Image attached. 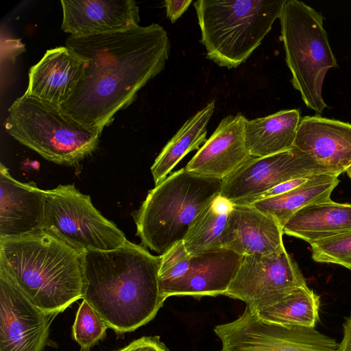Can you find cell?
Segmentation results:
<instances>
[{
    "instance_id": "6da1fadb",
    "label": "cell",
    "mask_w": 351,
    "mask_h": 351,
    "mask_svg": "<svg viewBox=\"0 0 351 351\" xmlns=\"http://www.w3.org/2000/svg\"><path fill=\"white\" fill-rule=\"evenodd\" d=\"M66 45L87 60L84 73L60 108L83 124L103 130L138 92L160 73L169 58L167 32L160 25L83 36Z\"/></svg>"
},
{
    "instance_id": "7a4b0ae2",
    "label": "cell",
    "mask_w": 351,
    "mask_h": 351,
    "mask_svg": "<svg viewBox=\"0 0 351 351\" xmlns=\"http://www.w3.org/2000/svg\"><path fill=\"white\" fill-rule=\"evenodd\" d=\"M160 259L129 241L114 250L83 252L82 300L116 332L137 329L154 318L165 300L159 286Z\"/></svg>"
},
{
    "instance_id": "3957f363",
    "label": "cell",
    "mask_w": 351,
    "mask_h": 351,
    "mask_svg": "<svg viewBox=\"0 0 351 351\" xmlns=\"http://www.w3.org/2000/svg\"><path fill=\"white\" fill-rule=\"evenodd\" d=\"M0 263L34 305L51 316L82 298V253L43 228L0 237Z\"/></svg>"
},
{
    "instance_id": "277c9868",
    "label": "cell",
    "mask_w": 351,
    "mask_h": 351,
    "mask_svg": "<svg viewBox=\"0 0 351 351\" xmlns=\"http://www.w3.org/2000/svg\"><path fill=\"white\" fill-rule=\"evenodd\" d=\"M221 186V180L192 174L185 167L167 176L132 213L143 245L161 255L182 241Z\"/></svg>"
},
{
    "instance_id": "5b68a950",
    "label": "cell",
    "mask_w": 351,
    "mask_h": 351,
    "mask_svg": "<svg viewBox=\"0 0 351 351\" xmlns=\"http://www.w3.org/2000/svg\"><path fill=\"white\" fill-rule=\"evenodd\" d=\"M287 0H198L194 2L207 58L220 66L245 62L279 19Z\"/></svg>"
},
{
    "instance_id": "8992f818",
    "label": "cell",
    "mask_w": 351,
    "mask_h": 351,
    "mask_svg": "<svg viewBox=\"0 0 351 351\" xmlns=\"http://www.w3.org/2000/svg\"><path fill=\"white\" fill-rule=\"evenodd\" d=\"M4 126L22 145L49 161L66 166H75L91 154L102 132L26 93L8 108Z\"/></svg>"
},
{
    "instance_id": "52a82bcc",
    "label": "cell",
    "mask_w": 351,
    "mask_h": 351,
    "mask_svg": "<svg viewBox=\"0 0 351 351\" xmlns=\"http://www.w3.org/2000/svg\"><path fill=\"white\" fill-rule=\"evenodd\" d=\"M279 19L291 83L306 106L320 114L328 107L322 97L326 74L337 66L324 17L302 1L287 0Z\"/></svg>"
},
{
    "instance_id": "ba28073f",
    "label": "cell",
    "mask_w": 351,
    "mask_h": 351,
    "mask_svg": "<svg viewBox=\"0 0 351 351\" xmlns=\"http://www.w3.org/2000/svg\"><path fill=\"white\" fill-rule=\"evenodd\" d=\"M43 229L77 252L111 250L128 240L123 232L95 208L88 195L73 184L45 190Z\"/></svg>"
},
{
    "instance_id": "9c48e42d",
    "label": "cell",
    "mask_w": 351,
    "mask_h": 351,
    "mask_svg": "<svg viewBox=\"0 0 351 351\" xmlns=\"http://www.w3.org/2000/svg\"><path fill=\"white\" fill-rule=\"evenodd\" d=\"M221 351H338L336 340L315 328L281 325L245 308L235 320L215 326Z\"/></svg>"
},
{
    "instance_id": "30bf717a",
    "label": "cell",
    "mask_w": 351,
    "mask_h": 351,
    "mask_svg": "<svg viewBox=\"0 0 351 351\" xmlns=\"http://www.w3.org/2000/svg\"><path fill=\"white\" fill-rule=\"evenodd\" d=\"M306 285L298 264L284 246L267 254L242 256L224 295L240 300L250 311L257 312Z\"/></svg>"
},
{
    "instance_id": "8fae6325",
    "label": "cell",
    "mask_w": 351,
    "mask_h": 351,
    "mask_svg": "<svg viewBox=\"0 0 351 351\" xmlns=\"http://www.w3.org/2000/svg\"><path fill=\"white\" fill-rule=\"evenodd\" d=\"M326 173L331 172L293 147L265 157H251L221 181L219 195L233 204H251L282 182Z\"/></svg>"
},
{
    "instance_id": "7c38bea8",
    "label": "cell",
    "mask_w": 351,
    "mask_h": 351,
    "mask_svg": "<svg viewBox=\"0 0 351 351\" xmlns=\"http://www.w3.org/2000/svg\"><path fill=\"white\" fill-rule=\"evenodd\" d=\"M51 317L34 305L0 263V351H42Z\"/></svg>"
},
{
    "instance_id": "4fadbf2b",
    "label": "cell",
    "mask_w": 351,
    "mask_h": 351,
    "mask_svg": "<svg viewBox=\"0 0 351 351\" xmlns=\"http://www.w3.org/2000/svg\"><path fill=\"white\" fill-rule=\"evenodd\" d=\"M246 120L241 113L223 118L185 169L192 174L221 181L234 172L251 158L245 144Z\"/></svg>"
},
{
    "instance_id": "5bb4252c",
    "label": "cell",
    "mask_w": 351,
    "mask_h": 351,
    "mask_svg": "<svg viewBox=\"0 0 351 351\" xmlns=\"http://www.w3.org/2000/svg\"><path fill=\"white\" fill-rule=\"evenodd\" d=\"M61 28L71 36L118 32L139 26V8L133 0H61Z\"/></svg>"
},
{
    "instance_id": "9a60e30c",
    "label": "cell",
    "mask_w": 351,
    "mask_h": 351,
    "mask_svg": "<svg viewBox=\"0 0 351 351\" xmlns=\"http://www.w3.org/2000/svg\"><path fill=\"white\" fill-rule=\"evenodd\" d=\"M86 64V58L66 45L48 49L30 68L25 93L60 107L73 94Z\"/></svg>"
},
{
    "instance_id": "2e32d148",
    "label": "cell",
    "mask_w": 351,
    "mask_h": 351,
    "mask_svg": "<svg viewBox=\"0 0 351 351\" xmlns=\"http://www.w3.org/2000/svg\"><path fill=\"white\" fill-rule=\"evenodd\" d=\"M242 256L219 248L192 256L189 269L178 280L160 286L162 296L224 295L239 267Z\"/></svg>"
},
{
    "instance_id": "e0dca14e",
    "label": "cell",
    "mask_w": 351,
    "mask_h": 351,
    "mask_svg": "<svg viewBox=\"0 0 351 351\" xmlns=\"http://www.w3.org/2000/svg\"><path fill=\"white\" fill-rule=\"evenodd\" d=\"M293 147L339 176L351 166V124L319 115L302 117Z\"/></svg>"
},
{
    "instance_id": "ac0fdd59",
    "label": "cell",
    "mask_w": 351,
    "mask_h": 351,
    "mask_svg": "<svg viewBox=\"0 0 351 351\" xmlns=\"http://www.w3.org/2000/svg\"><path fill=\"white\" fill-rule=\"evenodd\" d=\"M45 190L14 179L0 165V237H18L43 228Z\"/></svg>"
},
{
    "instance_id": "d6986e66",
    "label": "cell",
    "mask_w": 351,
    "mask_h": 351,
    "mask_svg": "<svg viewBox=\"0 0 351 351\" xmlns=\"http://www.w3.org/2000/svg\"><path fill=\"white\" fill-rule=\"evenodd\" d=\"M283 234L274 217L250 204H234L221 247L241 256L267 254L284 247Z\"/></svg>"
},
{
    "instance_id": "ffe728a7",
    "label": "cell",
    "mask_w": 351,
    "mask_h": 351,
    "mask_svg": "<svg viewBox=\"0 0 351 351\" xmlns=\"http://www.w3.org/2000/svg\"><path fill=\"white\" fill-rule=\"evenodd\" d=\"M283 233L309 244L351 231V204L332 199L308 205L282 227Z\"/></svg>"
},
{
    "instance_id": "44dd1931",
    "label": "cell",
    "mask_w": 351,
    "mask_h": 351,
    "mask_svg": "<svg viewBox=\"0 0 351 351\" xmlns=\"http://www.w3.org/2000/svg\"><path fill=\"white\" fill-rule=\"evenodd\" d=\"M300 119V111L296 109L247 119L245 138L250 156L265 157L293 148Z\"/></svg>"
},
{
    "instance_id": "7402d4cb",
    "label": "cell",
    "mask_w": 351,
    "mask_h": 351,
    "mask_svg": "<svg viewBox=\"0 0 351 351\" xmlns=\"http://www.w3.org/2000/svg\"><path fill=\"white\" fill-rule=\"evenodd\" d=\"M339 175L317 174L302 186L285 193L264 198L250 205L274 217L282 227L301 208L330 200V195L339 182Z\"/></svg>"
},
{
    "instance_id": "603a6c76",
    "label": "cell",
    "mask_w": 351,
    "mask_h": 351,
    "mask_svg": "<svg viewBox=\"0 0 351 351\" xmlns=\"http://www.w3.org/2000/svg\"><path fill=\"white\" fill-rule=\"evenodd\" d=\"M214 109L215 101H212L189 118L162 148L151 167L155 186L163 181L188 153L206 141L207 125Z\"/></svg>"
},
{
    "instance_id": "cb8c5ba5",
    "label": "cell",
    "mask_w": 351,
    "mask_h": 351,
    "mask_svg": "<svg viewBox=\"0 0 351 351\" xmlns=\"http://www.w3.org/2000/svg\"><path fill=\"white\" fill-rule=\"evenodd\" d=\"M234 204L217 195L199 214L183 243L191 256L222 248V241Z\"/></svg>"
},
{
    "instance_id": "d4e9b609",
    "label": "cell",
    "mask_w": 351,
    "mask_h": 351,
    "mask_svg": "<svg viewBox=\"0 0 351 351\" xmlns=\"http://www.w3.org/2000/svg\"><path fill=\"white\" fill-rule=\"evenodd\" d=\"M319 296L306 285L255 313L269 322L315 328L319 319Z\"/></svg>"
},
{
    "instance_id": "484cf974",
    "label": "cell",
    "mask_w": 351,
    "mask_h": 351,
    "mask_svg": "<svg viewBox=\"0 0 351 351\" xmlns=\"http://www.w3.org/2000/svg\"><path fill=\"white\" fill-rule=\"evenodd\" d=\"M108 326L97 311L82 300L73 326V336L82 349H90L106 336Z\"/></svg>"
},
{
    "instance_id": "4316f807",
    "label": "cell",
    "mask_w": 351,
    "mask_h": 351,
    "mask_svg": "<svg viewBox=\"0 0 351 351\" xmlns=\"http://www.w3.org/2000/svg\"><path fill=\"white\" fill-rule=\"evenodd\" d=\"M312 258L351 269V231L310 244Z\"/></svg>"
},
{
    "instance_id": "83f0119b",
    "label": "cell",
    "mask_w": 351,
    "mask_h": 351,
    "mask_svg": "<svg viewBox=\"0 0 351 351\" xmlns=\"http://www.w3.org/2000/svg\"><path fill=\"white\" fill-rule=\"evenodd\" d=\"M160 256L159 286L183 276L189 269L192 258L186 250L183 241L176 243Z\"/></svg>"
},
{
    "instance_id": "f1b7e54d",
    "label": "cell",
    "mask_w": 351,
    "mask_h": 351,
    "mask_svg": "<svg viewBox=\"0 0 351 351\" xmlns=\"http://www.w3.org/2000/svg\"><path fill=\"white\" fill-rule=\"evenodd\" d=\"M118 351H169L158 336L143 337Z\"/></svg>"
},
{
    "instance_id": "f546056e",
    "label": "cell",
    "mask_w": 351,
    "mask_h": 351,
    "mask_svg": "<svg viewBox=\"0 0 351 351\" xmlns=\"http://www.w3.org/2000/svg\"><path fill=\"white\" fill-rule=\"evenodd\" d=\"M313 176H315V175H313ZM313 176L293 178V179L285 181L284 182H282V183L276 185V186L273 187L270 190L266 191L263 194H262L258 198L257 200L267 198V197L279 195L285 193L287 192H289L291 190H293V189L302 186L304 183H306Z\"/></svg>"
},
{
    "instance_id": "4dcf8cb0",
    "label": "cell",
    "mask_w": 351,
    "mask_h": 351,
    "mask_svg": "<svg viewBox=\"0 0 351 351\" xmlns=\"http://www.w3.org/2000/svg\"><path fill=\"white\" fill-rule=\"evenodd\" d=\"M192 0L175 1L166 0L164 1V7L166 9L167 17L171 23H175L184 12L188 9Z\"/></svg>"
},
{
    "instance_id": "1f68e13d",
    "label": "cell",
    "mask_w": 351,
    "mask_h": 351,
    "mask_svg": "<svg viewBox=\"0 0 351 351\" xmlns=\"http://www.w3.org/2000/svg\"><path fill=\"white\" fill-rule=\"evenodd\" d=\"M338 351H351V313L343 323V339L339 343Z\"/></svg>"
},
{
    "instance_id": "d6a6232c",
    "label": "cell",
    "mask_w": 351,
    "mask_h": 351,
    "mask_svg": "<svg viewBox=\"0 0 351 351\" xmlns=\"http://www.w3.org/2000/svg\"><path fill=\"white\" fill-rule=\"evenodd\" d=\"M346 173L351 180V166L346 170Z\"/></svg>"
},
{
    "instance_id": "836d02e7",
    "label": "cell",
    "mask_w": 351,
    "mask_h": 351,
    "mask_svg": "<svg viewBox=\"0 0 351 351\" xmlns=\"http://www.w3.org/2000/svg\"><path fill=\"white\" fill-rule=\"evenodd\" d=\"M81 351H90L89 349H81Z\"/></svg>"
},
{
    "instance_id": "e575fe53",
    "label": "cell",
    "mask_w": 351,
    "mask_h": 351,
    "mask_svg": "<svg viewBox=\"0 0 351 351\" xmlns=\"http://www.w3.org/2000/svg\"><path fill=\"white\" fill-rule=\"evenodd\" d=\"M351 270V269H350Z\"/></svg>"
}]
</instances>
